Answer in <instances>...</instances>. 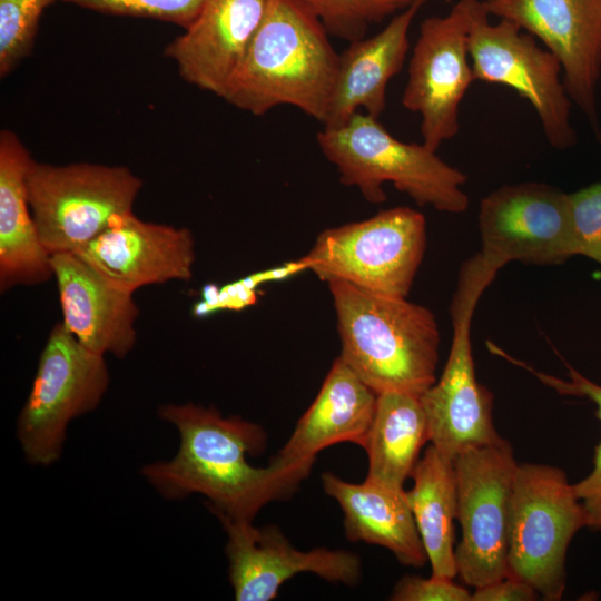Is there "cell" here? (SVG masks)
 I'll return each mask as SVG.
<instances>
[{
	"label": "cell",
	"mask_w": 601,
	"mask_h": 601,
	"mask_svg": "<svg viewBox=\"0 0 601 601\" xmlns=\"http://www.w3.org/2000/svg\"><path fill=\"white\" fill-rule=\"evenodd\" d=\"M19 136L0 131V287L35 285L53 276L31 213L27 175L32 162Z\"/></svg>",
	"instance_id": "cell-21"
},
{
	"label": "cell",
	"mask_w": 601,
	"mask_h": 601,
	"mask_svg": "<svg viewBox=\"0 0 601 601\" xmlns=\"http://www.w3.org/2000/svg\"><path fill=\"white\" fill-rule=\"evenodd\" d=\"M306 269V262L299 258L283 266L253 274L223 288L207 285L204 289V300L197 304L195 312L200 316L218 309H242L256 302V288L259 285L285 279Z\"/></svg>",
	"instance_id": "cell-29"
},
{
	"label": "cell",
	"mask_w": 601,
	"mask_h": 601,
	"mask_svg": "<svg viewBox=\"0 0 601 601\" xmlns=\"http://www.w3.org/2000/svg\"><path fill=\"white\" fill-rule=\"evenodd\" d=\"M322 483L339 504L351 541L381 545L404 565L420 568L428 561L404 487L367 477L349 483L331 472L322 474Z\"/></svg>",
	"instance_id": "cell-22"
},
{
	"label": "cell",
	"mask_w": 601,
	"mask_h": 601,
	"mask_svg": "<svg viewBox=\"0 0 601 601\" xmlns=\"http://www.w3.org/2000/svg\"><path fill=\"white\" fill-rule=\"evenodd\" d=\"M317 144L338 170L344 186L356 187L366 201L382 204L391 183L418 206L461 214L469 198L462 190L466 175L442 160L423 142H404L366 112L357 111L343 125L323 127Z\"/></svg>",
	"instance_id": "cell-4"
},
{
	"label": "cell",
	"mask_w": 601,
	"mask_h": 601,
	"mask_svg": "<svg viewBox=\"0 0 601 601\" xmlns=\"http://www.w3.org/2000/svg\"><path fill=\"white\" fill-rule=\"evenodd\" d=\"M109 382L105 356L83 346L62 322L56 324L17 420V439L27 462L56 463L70 422L96 410Z\"/></svg>",
	"instance_id": "cell-9"
},
{
	"label": "cell",
	"mask_w": 601,
	"mask_h": 601,
	"mask_svg": "<svg viewBox=\"0 0 601 601\" xmlns=\"http://www.w3.org/2000/svg\"><path fill=\"white\" fill-rule=\"evenodd\" d=\"M141 187L142 180L119 165L33 159L27 175L31 213L50 255L85 248L115 217L132 211Z\"/></svg>",
	"instance_id": "cell-7"
},
{
	"label": "cell",
	"mask_w": 601,
	"mask_h": 601,
	"mask_svg": "<svg viewBox=\"0 0 601 601\" xmlns=\"http://www.w3.org/2000/svg\"><path fill=\"white\" fill-rule=\"evenodd\" d=\"M489 13L512 20L560 61L566 92L599 135L601 0H501Z\"/></svg>",
	"instance_id": "cell-14"
},
{
	"label": "cell",
	"mask_w": 601,
	"mask_h": 601,
	"mask_svg": "<svg viewBox=\"0 0 601 601\" xmlns=\"http://www.w3.org/2000/svg\"><path fill=\"white\" fill-rule=\"evenodd\" d=\"M421 0L396 13L376 35L351 41L339 55L336 82L324 127L343 125L357 111L375 118L385 110L386 88L403 68L408 31Z\"/></svg>",
	"instance_id": "cell-19"
},
{
	"label": "cell",
	"mask_w": 601,
	"mask_h": 601,
	"mask_svg": "<svg viewBox=\"0 0 601 601\" xmlns=\"http://www.w3.org/2000/svg\"><path fill=\"white\" fill-rule=\"evenodd\" d=\"M587 514L565 472L518 463L511 494L508 575L531 584L544 600L562 598L569 545Z\"/></svg>",
	"instance_id": "cell-6"
},
{
	"label": "cell",
	"mask_w": 601,
	"mask_h": 601,
	"mask_svg": "<svg viewBox=\"0 0 601 601\" xmlns=\"http://www.w3.org/2000/svg\"><path fill=\"white\" fill-rule=\"evenodd\" d=\"M76 254L111 286L131 294L147 285L190 279L196 258L188 228L145 221L132 211L115 217Z\"/></svg>",
	"instance_id": "cell-16"
},
{
	"label": "cell",
	"mask_w": 601,
	"mask_h": 601,
	"mask_svg": "<svg viewBox=\"0 0 601 601\" xmlns=\"http://www.w3.org/2000/svg\"><path fill=\"white\" fill-rule=\"evenodd\" d=\"M338 61L327 30L307 6L270 0L221 98L255 116L288 105L324 124Z\"/></svg>",
	"instance_id": "cell-2"
},
{
	"label": "cell",
	"mask_w": 601,
	"mask_h": 601,
	"mask_svg": "<svg viewBox=\"0 0 601 601\" xmlns=\"http://www.w3.org/2000/svg\"><path fill=\"white\" fill-rule=\"evenodd\" d=\"M57 0H0V76L7 77L33 48L45 9Z\"/></svg>",
	"instance_id": "cell-27"
},
{
	"label": "cell",
	"mask_w": 601,
	"mask_h": 601,
	"mask_svg": "<svg viewBox=\"0 0 601 601\" xmlns=\"http://www.w3.org/2000/svg\"><path fill=\"white\" fill-rule=\"evenodd\" d=\"M341 357L376 394L422 395L436 381L440 333L434 314L406 297L327 283Z\"/></svg>",
	"instance_id": "cell-3"
},
{
	"label": "cell",
	"mask_w": 601,
	"mask_h": 601,
	"mask_svg": "<svg viewBox=\"0 0 601 601\" xmlns=\"http://www.w3.org/2000/svg\"><path fill=\"white\" fill-rule=\"evenodd\" d=\"M102 14L152 19L188 28L207 0H57Z\"/></svg>",
	"instance_id": "cell-28"
},
{
	"label": "cell",
	"mask_w": 601,
	"mask_h": 601,
	"mask_svg": "<svg viewBox=\"0 0 601 601\" xmlns=\"http://www.w3.org/2000/svg\"><path fill=\"white\" fill-rule=\"evenodd\" d=\"M390 599L394 601H472V592L450 578L431 575L424 579L406 575L397 582Z\"/></svg>",
	"instance_id": "cell-31"
},
{
	"label": "cell",
	"mask_w": 601,
	"mask_h": 601,
	"mask_svg": "<svg viewBox=\"0 0 601 601\" xmlns=\"http://www.w3.org/2000/svg\"><path fill=\"white\" fill-rule=\"evenodd\" d=\"M227 534L228 577L237 601H268L282 584L311 572L329 582L359 581V558L344 550L295 549L278 528H256L250 521L217 516Z\"/></svg>",
	"instance_id": "cell-15"
},
{
	"label": "cell",
	"mask_w": 601,
	"mask_h": 601,
	"mask_svg": "<svg viewBox=\"0 0 601 601\" xmlns=\"http://www.w3.org/2000/svg\"><path fill=\"white\" fill-rule=\"evenodd\" d=\"M538 591L528 582L512 575L475 588L472 601H532Z\"/></svg>",
	"instance_id": "cell-32"
},
{
	"label": "cell",
	"mask_w": 601,
	"mask_h": 601,
	"mask_svg": "<svg viewBox=\"0 0 601 601\" xmlns=\"http://www.w3.org/2000/svg\"><path fill=\"white\" fill-rule=\"evenodd\" d=\"M322 21L328 35L354 41L368 27L407 9L421 0H299ZM431 1V0H425ZM450 2L452 0H444Z\"/></svg>",
	"instance_id": "cell-25"
},
{
	"label": "cell",
	"mask_w": 601,
	"mask_h": 601,
	"mask_svg": "<svg viewBox=\"0 0 601 601\" xmlns=\"http://www.w3.org/2000/svg\"><path fill=\"white\" fill-rule=\"evenodd\" d=\"M485 3H493V2H497V1H501V0H483Z\"/></svg>",
	"instance_id": "cell-33"
},
{
	"label": "cell",
	"mask_w": 601,
	"mask_h": 601,
	"mask_svg": "<svg viewBox=\"0 0 601 601\" xmlns=\"http://www.w3.org/2000/svg\"><path fill=\"white\" fill-rule=\"evenodd\" d=\"M376 403L377 394L338 356L276 457L313 466L317 453L331 445L351 442L363 446Z\"/></svg>",
	"instance_id": "cell-20"
},
{
	"label": "cell",
	"mask_w": 601,
	"mask_h": 601,
	"mask_svg": "<svg viewBox=\"0 0 601 601\" xmlns=\"http://www.w3.org/2000/svg\"><path fill=\"white\" fill-rule=\"evenodd\" d=\"M499 269L481 253L462 264L450 307L453 336L447 361L441 377L421 395L428 441L452 459L466 447L504 441L493 423V395L476 378L471 344L476 304Z\"/></svg>",
	"instance_id": "cell-5"
},
{
	"label": "cell",
	"mask_w": 601,
	"mask_h": 601,
	"mask_svg": "<svg viewBox=\"0 0 601 601\" xmlns=\"http://www.w3.org/2000/svg\"><path fill=\"white\" fill-rule=\"evenodd\" d=\"M578 255L601 264V183L570 194Z\"/></svg>",
	"instance_id": "cell-30"
},
{
	"label": "cell",
	"mask_w": 601,
	"mask_h": 601,
	"mask_svg": "<svg viewBox=\"0 0 601 601\" xmlns=\"http://www.w3.org/2000/svg\"><path fill=\"white\" fill-rule=\"evenodd\" d=\"M413 486L406 491L410 506L432 566V575L454 579V520L457 496L454 459L430 444L411 475Z\"/></svg>",
	"instance_id": "cell-23"
},
{
	"label": "cell",
	"mask_w": 601,
	"mask_h": 601,
	"mask_svg": "<svg viewBox=\"0 0 601 601\" xmlns=\"http://www.w3.org/2000/svg\"><path fill=\"white\" fill-rule=\"evenodd\" d=\"M518 462L511 444L470 446L454 459L462 538L457 574L475 589L508 575L511 494Z\"/></svg>",
	"instance_id": "cell-11"
},
{
	"label": "cell",
	"mask_w": 601,
	"mask_h": 601,
	"mask_svg": "<svg viewBox=\"0 0 601 601\" xmlns=\"http://www.w3.org/2000/svg\"><path fill=\"white\" fill-rule=\"evenodd\" d=\"M51 264L66 328L95 353L127 356L137 341L132 294L111 286L77 254H53Z\"/></svg>",
	"instance_id": "cell-18"
},
{
	"label": "cell",
	"mask_w": 601,
	"mask_h": 601,
	"mask_svg": "<svg viewBox=\"0 0 601 601\" xmlns=\"http://www.w3.org/2000/svg\"><path fill=\"white\" fill-rule=\"evenodd\" d=\"M158 413L178 431L179 447L171 460L146 464L141 474L167 500L201 494L216 516L253 522L265 505L290 496L311 472V465L276 456L265 467L253 466L247 455L259 454L267 439L253 422L193 403L165 404Z\"/></svg>",
	"instance_id": "cell-1"
},
{
	"label": "cell",
	"mask_w": 601,
	"mask_h": 601,
	"mask_svg": "<svg viewBox=\"0 0 601 601\" xmlns=\"http://www.w3.org/2000/svg\"><path fill=\"white\" fill-rule=\"evenodd\" d=\"M477 221L480 253L499 268L561 265L578 255L570 194L554 186H501L481 200Z\"/></svg>",
	"instance_id": "cell-12"
},
{
	"label": "cell",
	"mask_w": 601,
	"mask_h": 601,
	"mask_svg": "<svg viewBox=\"0 0 601 601\" xmlns=\"http://www.w3.org/2000/svg\"><path fill=\"white\" fill-rule=\"evenodd\" d=\"M427 442L428 426L421 395L377 394L374 418L362 446L368 459L366 477L403 487Z\"/></svg>",
	"instance_id": "cell-24"
},
{
	"label": "cell",
	"mask_w": 601,
	"mask_h": 601,
	"mask_svg": "<svg viewBox=\"0 0 601 601\" xmlns=\"http://www.w3.org/2000/svg\"><path fill=\"white\" fill-rule=\"evenodd\" d=\"M484 1L474 0L469 32V53L475 80L514 89L534 108L548 142L555 149L573 147L571 99L556 57L512 20H489Z\"/></svg>",
	"instance_id": "cell-10"
},
{
	"label": "cell",
	"mask_w": 601,
	"mask_h": 601,
	"mask_svg": "<svg viewBox=\"0 0 601 601\" xmlns=\"http://www.w3.org/2000/svg\"><path fill=\"white\" fill-rule=\"evenodd\" d=\"M270 0H207L196 20L165 48L186 82L223 97Z\"/></svg>",
	"instance_id": "cell-17"
},
{
	"label": "cell",
	"mask_w": 601,
	"mask_h": 601,
	"mask_svg": "<svg viewBox=\"0 0 601 601\" xmlns=\"http://www.w3.org/2000/svg\"><path fill=\"white\" fill-rule=\"evenodd\" d=\"M426 219L398 206L358 221L326 228L305 258L321 280L406 297L426 249Z\"/></svg>",
	"instance_id": "cell-8"
},
{
	"label": "cell",
	"mask_w": 601,
	"mask_h": 601,
	"mask_svg": "<svg viewBox=\"0 0 601 601\" xmlns=\"http://www.w3.org/2000/svg\"><path fill=\"white\" fill-rule=\"evenodd\" d=\"M534 374L542 383L554 388L559 394L588 397L597 406V416L601 421V385L583 376L566 364L570 381L539 372L528 364L521 363ZM574 491L581 501L587 514V528L601 531V441L595 447L592 471L582 480L573 483Z\"/></svg>",
	"instance_id": "cell-26"
},
{
	"label": "cell",
	"mask_w": 601,
	"mask_h": 601,
	"mask_svg": "<svg viewBox=\"0 0 601 601\" xmlns=\"http://www.w3.org/2000/svg\"><path fill=\"white\" fill-rule=\"evenodd\" d=\"M474 0H459L443 17L422 21L408 62L402 105L421 116L423 144L436 150L459 132L460 104L475 80L469 60Z\"/></svg>",
	"instance_id": "cell-13"
}]
</instances>
